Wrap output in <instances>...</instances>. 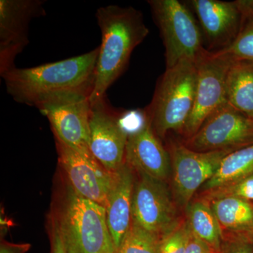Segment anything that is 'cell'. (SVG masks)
<instances>
[{
	"label": "cell",
	"mask_w": 253,
	"mask_h": 253,
	"mask_svg": "<svg viewBox=\"0 0 253 253\" xmlns=\"http://www.w3.org/2000/svg\"><path fill=\"white\" fill-rule=\"evenodd\" d=\"M101 32L91 104L104 99L106 91L125 71L132 51L149 31L139 10L109 5L96 14Z\"/></svg>",
	"instance_id": "6da1fadb"
},
{
	"label": "cell",
	"mask_w": 253,
	"mask_h": 253,
	"mask_svg": "<svg viewBox=\"0 0 253 253\" xmlns=\"http://www.w3.org/2000/svg\"><path fill=\"white\" fill-rule=\"evenodd\" d=\"M99 48L75 57L36 67H14L1 75L16 102L36 106L45 96L67 91L91 94Z\"/></svg>",
	"instance_id": "7a4b0ae2"
},
{
	"label": "cell",
	"mask_w": 253,
	"mask_h": 253,
	"mask_svg": "<svg viewBox=\"0 0 253 253\" xmlns=\"http://www.w3.org/2000/svg\"><path fill=\"white\" fill-rule=\"evenodd\" d=\"M197 81L196 61L184 60L166 68L145 112L146 119L160 137L171 131L183 134L194 109Z\"/></svg>",
	"instance_id": "3957f363"
},
{
	"label": "cell",
	"mask_w": 253,
	"mask_h": 253,
	"mask_svg": "<svg viewBox=\"0 0 253 253\" xmlns=\"http://www.w3.org/2000/svg\"><path fill=\"white\" fill-rule=\"evenodd\" d=\"M67 253H115L106 208L82 197L68 186L54 221Z\"/></svg>",
	"instance_id": "277c9868"
},
{
	"label": "cell",
	"mask_w": 253,
	"mask_h": 253,
	"mask_svg": "<svg viewBox=\"0 0 253 253\" xmlns=\"http://www.w3.org/2000/svg\"><path fill=\"white\" fill-rule=\"evenodd\" d=\"M165 46L166 68L184 60L197 61L208 51L192 13L177 0L149 1Z\"/></svg>",
	"instance_id": "5b68a950"
},
{
	"label": "cell",
	"mask_w": 253,
	"mask_h": 253,
	"mask_svg": "<svg viewBox=\"0 0 253 253\" xmlns=\"http://www.w3.org/2000/svg\"><path fill=\"white\" fill-rule=\"evenodd\" d=\"M89 96L84 91H63L45 96L36 106L49 120L56 140L84 153H91Z\"/></svg>",
	"instance_id": "8992f818"
},
{
	"label": "cell",
	"mask_w": 253,
	"mask_h": 253,
	"mask_svg": "<svg viewBox=\"0 0 253 253\" xmlns=\"http://www.w3.org/2000/svg\"><path fill=\"white\" fill-rule=\"evenodd\" d=\"M184 144L199 152L244 149L253 144V120L227 102L209 116Z\"/></svg>",
	"instance_id": "52a82bcc"
},
{
	"label": "cell",
	"mask_w": 253,
	"mask_h": 253,
	"mask_svg": "<svg viewBox=\"0 0 253 253\" xmlns=\"http://www.w3.org/2000/svg\"><path fill=\"white\" fill-rule=\"evenodd\" d=\"M178 208L166 181L139 174L133 192L131 222L164 237L183 220Z\"/></svg>",
	"instance_id": "ba28073f"
},
{
	"label": "cell",
	"mask_w": 253,
	"mask_h": 253,
	"mask_svg": "<svg viewBox=\"0 0 253 253\" xmlns=\"http://www.w3.org/2000/svg\"><path fill=\"white\" fill-rule=\"evenodd\" d=\"M232 61L217 53L207 51L196 61L198 81L194 109L183 135L194 136L214 111L227 103L226 78Z\"/></svg>",
	"instance_id": "9c48e42d"
},
{
	"label": "cell",
	"mask_w": 253,
	"mask_h": 253,
	"mask_svg": "<svg viewBox=\"0 0 253 253\" xmlns=\"http://www.w3.org/2000/svg\"><path fill=\"white\" fill-rule=\"evenodd\" d=\"M173 197L178 207L186 209L195 193L212 177L229 151L199 152L184 144L173 143L169 149Z\"/></svg>",
	"instance_id": "30bf717a"
},
{
	"label": "cell",
	"mask_w": 253,
	"mask_h": 253,
	"mask_svg": "<svg viewBox=\"0 0 253 253\" xmlns=\"http://www.w3.org/2000/svg\"><path fill=\"white\" fill-rule=\"evenodd\" d=\"M56 141L60 166L72 189L82 197L106 208L117 172L107 170L91 153L81 152Z\"/></svg>",
	"instance_id": "8fae6325"
},
{
	"label": "cell",
	"mask_w": 253,
	"mask_h": 253,
	"mask_svg": "<svg viewBox=\"0 0 253 253\" xmlns=\"http://www.w3.org/2000/svg\"><path fill=\"white\" fill-rule=\"evenodd\" d=\"M105 98L91 104L89 150L101 166L116 173L125 164L129 134Z\"/></svg>",
	"instance_id": "7c38bea8"
},
{
	"label": "cell",
	"mask_w": 253,
	"mask_h": 253,
	"mask_svg": "<svg viewBox=\"0 0 253 253\" xmlns=\"http://www.w3.org/2000/svg\"><path fill=\"white\" fill-rule=\"evenodd\" d=\"M40 0L0 1V73L15 67L16 56L28 44V28L33 18L44 12Z\"/></svg>",
	"instance_id": "4fadbf2b"
},
{
	"label": "cell",
	"mask_w": 253,
	"mask_h": 253,
	"mask_svg": "<svg viewBox=\"0 0 253 253\" xmlns=\"http://www.w3.org/2000/svg\"><path fill=\"white\" fill-rule=\"evenodd\" d=\"M189 4L199 19L208 51L216 52L232 44L241 26V15L235 1L192 0Z\"/></svg>",
	"instance_id": "5bb4252c"
},
{
	"label": "cell",
	"mask_w": 253,
	"mask_h": 253,
	"mask_svg": "<svg viewBox=\"0 0 253 253\" xmlns=\"http://www.w3.org/2000/svg\"><path fill=\"white\" fill-rule=\"evenodd\" d=\"M125 163L132 170L166 181L172 172L169 153L158 139L146 119L139 130L129 134Z\"/></svg>",
	"instance_id": "9a60e30c"
},
{
	"label": "cell",
	"mask_w": 253,
	"mask_h": 253,
	"mask_svg": "<svg viewBox=\"0 0 253 253\" xmlns=\"http://www.w3.org/2000/svg\"><path fill=\"white\" fill-rule=\"evenodd\" d=\"M132 169L125 163L117 172L116 184L108 200L106 219L117 252L132 221L134 179Z\"/></svg>",
	"instance_id": "2e32d148"
},
{
	"label": "cell",
	"mask_w": 253,
	"mask_h": 253,
	"mask_svg": "<svg viewBox=\"0 0 253 253\" xmlns=\"http://www.w3.org/2000/svg\"><path fill=\"white\" fill-rule=\"evenodd\" d=\"M220 227L223 239L246 238L253 232V202L239 198L208 201Z\"/></svg>",
	"instance_id": "e0dca14e"
},
{
	"label": "cell",
	"mask_w": 253,
	"mask_h": 253,
	"mask_svg": "<svg viewBox=\"0 0 253 253\" xmlns=\"http://www.w3.org/2000/svg\"><path fill=\"white\" fill-rule=\"evenodd\" d=\"M226 99L253 120V62L232 61L226 78Z\"/></svg>",
	"instance_id": "ac0fdd59"
},
{
	"label": "cell",
	"mask_w": 253,
	"mask_h": 253,
	"mask_svg": "<svg viewBox=\"0 0 253 253\" xmlns=\"http://www.w3.org/2000/svg\"><path fill=\"white\" fill-rule=\"evenodd\" d=\"M186 221L193 235L220 252L223 236L209 203L199 198L186 209Z\"/></svg>",
	"instance_id": "d6986e66"
},
{
	"label": "cell",
	"mask_w": 253,
	"mask_h": 253,
	"mask_svg": "<svg viewBox=\"0 0 253 253\" xmlns=\"http://www.w3.org/2000/svg\"><path fill=\"white\" fill-rule=\"evenodd\" d=\"M253 176V144L228 154L221 161L215 174L203 186V191Z\"/></svg>",
	"instance_id": "ffe728a7"
},
{
	"label": "cell",
	"mask_w": 253,
	"mask_h": 253,
	"mask_svg": "<svg viewBox=\"0 0 253 253\" xmlns=\"http://www.w3.org/2000/svg\"><path fill=\"white\" fill-rule=\"evenodd\" d=\"M235 1L241 15L239 34L232 44L214 53L232 61L253 62V0Z\"/></svg>",
	"instance_id": "44dd1931"
},
{
	"label": "cell",
	"mask_w": 253,
	"mask_h": 253,
	"mask_svg": "<svg viewBox=\"0 0 253 253\" xmlns=\"http://www.w3.org/2000/svg\"><path fill=\"white\" fill-rule=\"evenodd\" d=\"M163 236L131 222L118 253H159Z\"/></svg>",
	"instance_id": "7402d4cb"
},
{
	"label": "cell",
	"mask_w": 253,
	"mask_h": 253,
	"mask_svg": "<svg viewBox=\"0 0 253 253\" xmlns=\"http://www.w3.org/2000/svg\"><path fill=\"white\" fill-rule=\"evenodd\" d=\"M239 198L253 201V176L236 182L218 186L208 191H202L199 198L207 201L222 198Z\"/></svg>",
	"instance_id": "603a6c76"
},
{
	"label": "cell",
	"mask_w": 253,
	"mask_h": 253,
	"mask_svg": "<svg viewBox=\"0 0 253 253\" xmlns=\"http://www.w3.org/2000/svg\"><path fill=\"white\" fill-rule=\"evenodd\" d=\"M191 235L187 221L183 219L175 229L163 238L159 253H184Z\"/></svg>",
	"instance_id": "cb8c5ba5"
},
{
	"label": "cell",
	"mask_w": 253,
	"mask_h": 253,
	"mask_svg": "<svg viewBox=\"0 0 253 253\" xmlns=\"http://www.w3.org/2000/svg\"><path fill=\"white\" fill-rule=\"evenodd\" d=\"M220 253H253V244L244 238H224Z\"/></svg>",
	"instance_id": "d4e9b609"
},
{
	"label": "cell",
	"mask_w": 253,
	"mask_h": 253,
	"mask_svg": "<svg viewBox=\"0 0 253 253\" xmlns=\"http://www.w3.org/2000/svg\"><path fill=\"white\" fill-rule=\"evenodd\" d=\"M184 253H220L204 241L198 239L191 233Z\"/></svg>",
	"instance_id": "484cf974"
},
{
	"label": "cell",
	"mask_w": 253,
	"mask_h": 253,
	"mask_svg": "<svg viewBox=\"0 0 253 253\" xmlns=\"http://www.w3.org/2000/svg\"><path fill=\"white\" fill-rule=\"evenodd\" d=\"M31 248L29 244H13L3 240L0 244V253H26Z\"/></svg>",
	"instance_id": "4316f807"
},
{
	"label": "cell",
	"mask_w": 253,
	"mask_h": 253,
	"mask_svg": "<svg viewBox=\"0 0 253 253\" xmlns=\"http://www.w3.org/2000/svg\"><path fill=\"white\" fill-rule=\"evenodd\" d=\"M51 253H67L63 246L59 231L55 224L51 230Z\"/></svg>",
	"instance_id": "83f0119b"
},
{
	"label": "cell",
	"mask_w": 253,
	"mask_h": 253,
	"mask_svg": "<svg viewBox=\"0 0 253 253\" xmlns=\"http://www.w3.org/2000/svg\"><path fill=\"white\" fill-rule=\"evenodd\" d=\"M245 239L248 240V241H250V242L253 243V232L251 233V234H250L249 236H246Z\"/></svg>",
	"instance_id": "f1b7e54d"
},
{
	"label": "cell",
	"mask_w": 253,
	"mask_h": 253,
	"mask_svg": "<svg viewBox=\"0 0 253 253\" xmlns=\"http://www.w3.org/2000/svg\"></svg>",
	"instance_id": "f546056e"
}]
</instances>
